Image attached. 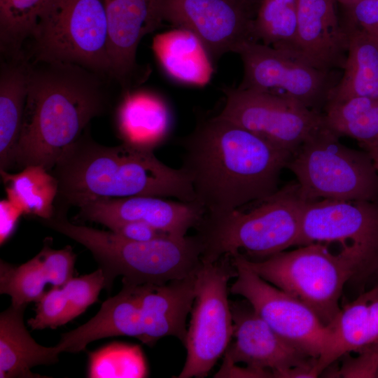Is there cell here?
<instances>
[{
	"instance_id": "cell-37",
	"label": "cell",
	"mask_w": 378,
	"mask_h": 378,
	"mask_svg": "<svg viewBox=\"0 0 378 378\" xmlns=\"http://www.w3.org/2000/svg\"><path fill=\"white\" fill-rule=\"evenodd\" d=\"M1 243L4 242L13 232L22 211L8 200L0 202Z\"/></svg>"
},
{
	"instance_id": "cell-5",
	"label": "cell",
	"mask_w": 378,
	"mask_h": 378,
	"mask_svg": "<svg viewBox=\"0 0 378 378\" xmlns=\"http://www.w3.org/2000/svg\"><path fill=\"white\" fill-rule=\"evenodd\" d=\"M248 211L239 209L204 216L197 227L202 244V262H213L237 253L260 260L298 246L306 203L298 183L288 184Z\"/></svg>"
},
{
	"instance_id": "cell-8",
	"label": "cell",
	"mask_w": 378,
	"mask_h": 378,
	"mask_svg": "<svg viewBox=\"0 0 378 378\" xmlns=\"http://www.w3.org/2000/svg\"><path fill=\"white\" fill-rule=\"evenodd\" d=\"M239 254L259 276L305 304L331 327L341 310L343 289L356 278L353 262L323 244L300 246L260 260H251Z\"/></svg>"
},
{
	"instance_id": "cell-42",
	"label": "cell",
	"mask_w": 378,
	"mask_h": 378,
	"mask_svg": "<svg viewBox=\"0 0 378 378\" xmlns=\"http://www.w3.org/2000/svg\"><path fill=\"white\" fill-rule=\"evenodd\" d=\"M377 38H378V36Z\"/></svg>"
},
{
	"instance_id": "cell-14",
	"label": "cell",
	"mask_w": 378,
	"mask_h": 378,
	"mask_svg": "<svg viewBox=\"0 0 378 378\" xmlns=\"http://www.w3.org/2000/svg\"><path fill=\"white\" fill-rule=\"evenodd\" d=\"M152 10L157 29L164 21L190 31L214 62L255 41L254 15L234 0H152Z\"/></svg>"
},
{
	"instance_id": "cell-4",
	"label": "cell",
	"mask_w": 378,
	"mask_h": 378,
	"mask_svg": "<svg viewBox=\"0 0 378 378\" xmlns=\"http://www.w3.org/2000/svg\"><path fill=\"white\" fill-rule=\"evenodd\" d=\"M67 211L55 208L50 218L39 221L91 252L102 270L108 293L118 276L122 277V284L162 285L195 274L202 265V244L197 235L167 234L148 241H133L111 230L74 224L67 219Z\"/></svg>"
},
{
	"instance_id": "cell-7",
	"label": "cell",
	"mask_w": 378,
	"mask_h": 378,
	"mask_svg": "<svg viewBox=\"0 0 378 378\" xmlns=\"http://www.w3.org/2000/svg\"><path fill=\"white\" fill-rule=\"evenodd\" d=\"M340 138L324 126L292 154L286 168L296 176L299 195L305 202L377 201L378 172L370 155Z\"/></svg>"
},
{
	"instance_id": "cell-9",
	"label": "cell",
	"mask_w": 378,
	"mask_h": 378,
	"mask_svg": "<svg viewBox=\"0 0 378 378\" xmlns=\"http://www.w3.org/2000/svg\"><path fill=\"white\" fill-rule=\"evenodd\" d=\"M237 272L231 257L202 262L196 274V296L185 345L187 356L178 378L207 376L226 351L234 326L228 300V281Z\"/></svg>"
},
{
	"instance_id": "cell-38",
	"label": "cell",
	"mask_w": 378,
	"mask_h": 378,
	"mask_svg": "<svg viewBox=\"0 0 378 378\" xmlns=\"http://www.w3.org/2000/svg\"><path fill=\"white\" fill-rule=\"evenodd\" d=\"M361 148L365 150L370 155L374 167L378 172V143L360 145Z\"/></svg>"
},
{
	"instance_id": "cell-34",
	"label": "cell",
	"mask_w": 378,
	"mask_h": 378,
	"mask_svg": "<svg viewBox=\"0 0 378 378\" xmlns=\"http://www.w3.org/2000/svg\"><path fill=\"white\" fill-rule=\"evenodd\" d=\"M337 4L340 22L346 33L361 30L378 36V0H340Z\"/></svg>"
},
{
	"instance_id": "cell-19",
	"label": "cell",
	"mask_w": 378,
	"mask_h": 378,
	"mask_svg": "<svg viewBox=\"0 0 378 378\" xmlns=\"http://www.w3.org/2000/svg\"><path fill=\"white\" fill-rule=\"evenodd\" d=\"M143 285L122 284L121 290L105 300L85 323L63 333L55 345L61 353H78L102 338L127 336L141 341L144 335Z\"/></svg>"
},
{
	"instance_id": "cell-18",
	"label": "cell",
	"mask_w": 378,
	"mask_h": 378,
	"mask_svg": "<svg viewBox=\"0 0 378 378\" xmlns=\"http://www.w3.org/2000/svg\"><path fill=\"white\" fill-rule=\"evenodd\" d=\"M334 0H298V55L318 69L342 71L349 36L342 28Z\"/></svg>"
},
{
	"instance_id": "cell-31",
	"label": "cell",
	"mask_w": 378,
	"mask_h": 378,
	"mask_svg": "<svg viewBox=\"0 0 378 378\" xmlns=\"http://www.w3.org/2000/svg\"><path fill=\"white\" fill-rule=\"evenodd\" d=\"M48 0H0V50L4 57L25 55L39 13Z\"/></svg>"
},
{
	"instance_id": "cell-11",
	"label": "cell",
	"mask_w": 378,
	"mask_h": 378,
	"mask_svg": "<svg viewBox=\"0 0 378 378\" xmlns=\"http://www.w3.org/2000/svg\"><path fill=\"white\" fill-rule=\"evenodd\" d=\"M236 53L244 67L239 88L289 97L323 113L342 74L340 70L318 69L260 42L245 43Z\"/></svg>"
},
{
	"instance_id": "cell-12",
	"label": "cell",
	"mask_w": 378,
	"mask_h": 378,
	"mask_svg": "<svg viewBox=\"0 0 378 378\" xmlns=\"http://www.w3.org/2000/svg\"><path fill=\"white\" fill-rule=\"evenodd\" d=\"M230 257L237 275L230 292L244 298L285 340L317 360L321 358L331 346L332 328L305 304L259 276L239 253Z\"/></svg>"
},
{
	"instance_id": "cell-10",
	"label": "cell",
	"mask_w": 378,
	"mask_h": 378,
	"mask_svg": "<svg viewBox=\"0 0 378 378\" xmlns=\"http://www.w3.org/2000/svg\"><path fill=\"white\" fill-rule=\"evenodd\" d=\"M336 244L356 268L355 281L378 274V200L306 202L298 246Z\"/></svg>"
},
{
	"instance_id": "cell-1",
	"label": "cell",
	"mask_w": 378,
	"mask_h": 378,
	"mask_svg": "<svg viewBox=\"0 0 378 378\" xmlns=\"http://www.w3.org/2000/svg\"><path fill=\"white\" fill-rule=\"evenodd\" d=\"M181 169L204 216L224 214L276 192L292 155L218 115L183 141Z\"/></svg>"
},
{
	"instance_id": "cell-16",
	"label": "cell",
	"mask_w": 378,
	"mask_h": 378,
	"mask_svg": "<svg viewBox=\"0 0 378 378\" xmlns=\"http://www.w3.org/2000/svg\"><path fill=\"white\" fill-rule=\"evenodd\" d=\"M78 207L80 219L107 227L118 223L140 221L176 237L186 236L188 230L197 227L204 216L197 202L170 201L153 196L99 197Z\"/></svg>"
},
{
	"instance_id": "cell-26",
	"label": "cell",
	"mask_w": 378,
	"mask_h": 378,
	"mask_svg": "<svg viewBox=\"0 0 378 378\" xmlns=\"http://www.w3.org/2000/svg\"><path fill=\"white\" fill-rule=\"evenodd\" d=\"M116 123L123 142L153 149L169 132L172 115L166 102L155 94L127 92L118 106Z\"/></svg>"
},
{
	"instance_id": "cell-24",
	"label": "cell",
	"mask_w": 378,
	"mask_h": 378,
	"mask_svg": "<svg viewBox=\"0 0 378 378\" xmlns=\"http://www.w3.org/2000/svg\"><path fill=\"white\" fill-rule=\"evenodd\" d=\"M152 49L172 80L197 87L210 81L214 61L201 40L190 31L176 27L158 34L153 39Z\"/></svg>"
},
{
	"instance_id": "cell-36",
	"label": "cell",
	"mask_w": 378,
	"mask_h": 378,
	"mask_svg": "<svg viewBox=\"0 0 378 378\" xmlns=\"http://www.w3.org/2000/svg\"><path fill=\"white\" fill-rule=\"evenodd\" d=\"M108 227L120 237L133 241H148L168 234L140 221L118 223Z\"/></svg>"
},
{
	"instance_id": "cell-13",
	"label": "cell",
	"mask_w": 378,
	"mask_h": 378,
	"mask_svg": "<svg viewBox=\"0 0 378 378\" xmlns=\"http://www.w3.org/2000/svg\"><path fill=\"white\" fill-rule=\"evenodd\" d=\"M224 92L225 104L218 116L292 154L326 126L323 113L289 97L239 87Z\"/></svg>"
},
{
	"instance_id": "cell-25",
	"label": "cell",
	"mask_w": 378,
	"mask_h": 378,
	"mask_svg": "<svg viewBox=\"0 0 378 378\" xmlns=\"http://www.w3.org/2000/svg\"><path fill=\"white\" fill-rule=\"evenodd\" d=\"M30 61L1 57L0 70V169L13 168L26 101Z\"/></svg>"
},
{
	"instance_id": "cell-28",
	"label": "cell",
	"mask_w": 378,
	"mask_h": 378,
	"mask_svg": "<svg viewBox=\"0 0 378 378\" xmlns=\"http://www.w3.org/2000/svg\"><path fill=\"white\" fill-rule=\"evenodd\" d=\"M8 200L22 214L47 219L54 214L58 192L56 178L42 166L30 165L18 174L0 169Z\"/></svg>"
},
{
	"instance_id": "cell-29",
	"label": "cell",
	"mask_w": 378,
	"mask_h": 378,
	"mask_svg": "<svg viewBox=\"0 0 378 378\" xmlns=\"http://www.w3.org/2000/svg\"><path fill=\"white\" fill-rule=\"evenodd\" d=\"M323 115L326 126L339 137L349 136L360 145L378 143V99L354 97L329 102Z\"/></svg>"
},
{
	"instance_id": "cell-22",
	"label": "cell",
	"mask_w": 378,
	"mask_h": 378,
	"mask_svg": "<svg viewBox=\"0 0 378 378\" xmlns=\"http://www.w3.org/2000/svg\"><path fill=\"white\" fill-rule=\"evenodd\" d=\"M332 328L331 346L315 367L318 376L342 356L378 345V284L341 308Z\"/></svg>"
},
{
	"instance_id": "cell-20",
	"label": "cell",
	"mask_w": 378,
	"mask_h": 378,
	"mask_svg": "<svg viewBox=\"0 0 378 378\" xmlns=\"http://www.w3.org/2000/svg\"><path fill=\"white\" fill-rule=\"evenodd\" d=\"M76 257L71 246L52 249L48 239L36 255L18 267L1 259L0 293L8 295L13 306L37 302L46 284L61 287L73 277Z\"/></svg>"
},
{
	"instance_id": "cell-23",
	"label": "cell",
	"mask_w": 378,
	"mask_h": 378,
	"mask_svg": "<svg viewBox=\"0 0 378 378\" xmlns=\"http://www.w3.org/2000/svg\"><path fill=\"white\" fill-rule=\"evenodd\" d=\"M27 305L10 306L0 314V377H43L31 369L58 362L56 346H44L31 336L24 323Z\"/></svg>"
},
{
	"instance_id": "cell-32",
	"label": "cell",
	"mask_w": 378,
	"mask_h": 378,
	"mask_svg": "<svg viewBox=\"0 0 378 378\" xmlns=\"http://www.w3.org/2000/svg\"><path fill=\"white\" fill-rule=\"evenodd\" d=\"M147 375V365L139 346L113 342L89 354L88 377L139 378Z\"/></svg>"
},
{
	"instance_id": "cell-15",
	"label": "cell",
	"mask_w": 378,
	"mask_h": 378,
	"mask_svg": "<svg viewBox=\"0 0 378 378\" xmlns=\"http://www.w3.org/2000/svg\"><path fill=\"white\" fill-rule=\"evenodd\" d=\"M230 306L235 340L225 352L223 365L243 363L258 377L280 378L293 368H315L317 360L279 336L246 300Z\"/></svg>"
},
{
	"instance_id": "cell-6",
	"label": "cell",
	"mask_w": 378,
	"mask_h": 378,
	"mask_svg": "<svg viewBox=\"0 0 378 378\" xmlns=\"http://www.w3.org/2000/svg\"><path fill=\"white\" fill-rule=\"evenodd\" d=\"M104 0H48L24 50L30 61L80 66L111 77Z\"/></svg>"
},
{
	"instance_id": "cell-2",
	"label": "cell",
	"mask_w": 378,
	"mask_h": 378,
	"mask_svg": "<svg viewBox=\"0 0 378 378\" xmlns=\"http://www.w3.org/2000/svg\"><path fill=\"white\" fill-rule=\"evenodd\" d=\"M108 106L104 76L74 64L30 61L13 168L39 165L50 172Z\"/></svg>"
},
{
	"instance_id": "cell-21",
	"label": "cell",
	"mask_w": 378,
	"mask_h": 378,
	"mask_svg": "<svg viewBox=\"0 0 378 378\" xmlns=\"http://www.w3.org/2000/svg\"><path fill=\"white\" fill-rule=\"evenodd\" d=\"M196 274L162 285H143L141 342L153 346L162 337L174 336L184 343L186 318L196 296Z\"/></svg>"
},
{
	"instance_id": "cell-41",
	"label": "cell",
	"mask_w": 378,
	"mask_h": 378,
	"mask_svg": "<svg viewBox=\"0 0 378 378\" xmlns=\"http://www.w3.org/2000/svg\"><path fill=\"white\" fill-rule=\"evenodd\" d=\"M336 3L338 2L340 0H334Z\"/></svg>"
},
{
	"instance_id": "cell-40",
	"label": "cell",
	"mask_w": 378,
	"mask_h": 378,
	"mask_svg": "<svg viewBox=\"0 0 378 378\" xmlns=\"http://www.w3.org/2000/svg\"><path fill=\"white\" fill-rule=\"evenodd\" d=\"M375 378H378V368H377V370Z\"/></svg>"
},
{
	"instance_id": "cell-27",
	"label": "cell",
	"mask_w": 378,
	"mask_h": 378,
	"mask_svg": "<svg viewBox=\"0 0 378 378\" xmlns=\"http://www.w3.org/2000/svg\"><path fill=\"white\" fill-rule=\"evenodd\" d=\"M346 34L349 36L346 61L328 102L354 97L378 99V38L361 30H352Z\"/></svg>"
},
{
	"instance_id": "cell-17",
	"label": "cell",
	"mask_w": 378,
	"mask_h": 378,
	"mask_svg": "<svg viewBox=\"0 0 378 378\" xmlns=\"http://www.w3.org/2000/svg\"><path fill=\"white\" fill-rule=\"evenodd\" d=\"M108 22L111 77L123 88L143 78L136 63L141 38L157 29L152 0H104Z\"/></svg>"
},
{
	"instance_id": "cell-33",
	"label": "cell",
	"mask_w": 378,
	"mask_h": 378,
	"mask_svg": "<svg viewBox=\"0 0 378 378\" xmlns=\"http://www.w3.org/2000/svg\"><path fill=\"white\" fill-rule=\"evenodd\" d=\"M104 286L105 279L102 270L99 267L90 274L72 277L61 286L69 322L97 302L99 295Z\"/></svg>"
},
{
	"instance_id": "cell-35",
	"label": "cell",
	"mask_w": 378,
	"mask_h": 378,
	"mask_svg": "<svg viewBox=\"0 0 378 378\" xmlns=\"http://www.w3.org/2000/svg\"><path fill=\"white\" fill-rule=\"evenodd\" d=\"M341 367L335 371V377L375 378L378 368V345L358 353L353 357L351 354L342 356Z\"/></svg>"
},
{
	"instance_id": "cell-39",
	"label": "cell",
	"mask_w": 378,
	"mask_h": 378,
	"mask_svg": "<svg viewBox=\"0 0 378 378\" xmlns=\"http://www.w3.org/2000/svg\"><path fill=\"white\" fill-rule=\"evenodd\" d=\"M244 6L248 9L253 15L255 16L258 6L262 0H234Z\"/></svg>"
},
{
	"instance_id": "cell-3",
	"label": "cell",
	"mask_w": 378,
	"mask_h": 378,
	"mask_svg": "<svg viewBox=\"0 0 378 378\" xmlns=\"http://www.w3.org/2000/svg\"><path fill=\"white\" fill-rule=\"evenodd\" d=\"M51 174L57 181L55 206L69 209L99 197L153 196L195 202L184 171L172 168L153 149L125 142L98 144L86 128L64 152Z\"/></svg>"
},
{
	"instance_id": "cell-30",
	"label": "cell",
	"mask_w": 378,
	"mask_h": 378,
	"mask_svg": "<svg viewBox=\"0 0 378 378\" xmlns=\"http://www.w3.org/2000/svg\"><path fill=\"white\" fill-rule=\"evenodd\" d=\"M253 36L255 41L300 59L298 0H262L253 20Z\"/></svg>"
}]
</instances>
